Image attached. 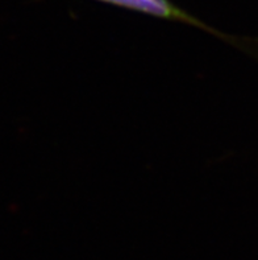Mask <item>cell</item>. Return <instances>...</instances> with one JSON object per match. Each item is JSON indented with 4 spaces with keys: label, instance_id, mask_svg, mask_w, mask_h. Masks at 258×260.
Instances as JSON below:
<instances>
[{
    "label": "cell",
    "instance_id": "cell-1",
    "mask_svg": "<svg viewBox=\"0 0 258 260\" xmlns=\"http://www.w3.org/2000/svg\"><path fill=\"white\" fill-rule=\"evenodd\" d=\"M96 2L120 7V8H124V10L134 11V12L145 13V15L157 17V19L169 20V21H176V23L196 26L199 29L206 30V32L215 35V36L229 41V43H235V41H232L233 39L227 36L226 33H222L216 28L207 25L206 23L200 21L198 17L193 16L191 13L180 8L179 6L174 4L171 0H96Z\"/></svg>",
    "mask_w": 258,
    "mask_h": 260
}]
</instances>
